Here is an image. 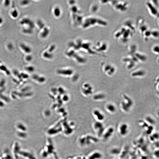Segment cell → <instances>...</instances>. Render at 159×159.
Masks as SVG:
<instances>
[{
	"instance_id": "obj_5",
	"label": "cell",
	"mask_w": 159,
	"mask_h": 159,
	"mask_svg": "<svg viewBox=\"0 0 159 159\" xmlns=\"http://www.w3.org/2000/svg\"><path fill=\"white\" fill-rule=\"evenodd\" d=\"M94 51L97 55L103 56L109 49V44L105 41L99 40L93 44Z\"/></svg>"
},
{
	"instance_id": "obj_7",
	"label": "cell",
	"mask_w": 159,
	"mask_h": 159,
	"mask_svg": "<svg viewBox=\"0 0 159 159\" xmlns=\"http://www.w3.org/2000/svg\"><path fill=\"white\" fill-rule=\"evenodd\" d=\"M103 71L109 76L113 75L116 71V67L109 63H105L103 66Z\"/></svg>"
},
{
	"instance_id": "obj_16",
	"label": "cell",
	"mask_w": 159,
	"mask_h": 159,
	"mask_svg": "<svg viewBox=\"0 0 159 159\" xmlns=\"http://www.w3.org/2000/svg\"><path fill=\"white\" fill-rule=\"evenodd\" d=\"M105 97V96L103 94H96L94 95V100L96 101L104 99Z\"/></svg>"
},
{
	"instance_id": "obj_2",
	"label": "cell",
	"mask_w": 159,
	"mask_h": 159,
	"mask_svg": "<svg viewBox=\"0 0 159 159\" xmlns=\"http://www.w3.org/2000/svg\"><path fill=\"white\" fill-rule=\"evenodd\" d=\"M146 60V56L138 51L136 45L131 44L128 47L126 55L122 58V61L126 65L127 68L131 69L138 63L144 62Z\"/></svg>"
},
{
	"instance_id": "obj_17",
	"label": "cell",
	"mask_w": 159,
	"mask_h": 159,
	"mask_svg": "<svg viewBox=\"0 0 159 159\" xmlns=\"http://www.w3.org/2000/svg\"><path fill=\"white\" fill-rule=\"evenodd\" d=\"M11 1L8 0H5L2 1V4L4 8H7L10 6L12 3L11 2Z\"/></svg>"
},
{
	"instance_id": "obj_15",
	"label": "cell",
	"mask_w": 159,
	"mask_h": 159,
	"mask_svg": "<svg viewBox=\"0 0 159 159\" xmlns=\"http://www.w3.org/2000/svg\"><path fill=\"white\" fill-rule=\"evenodd\" d=\"M99 7L97 4L94 3L93 4L91 7V10L93 13L96 12L99 9Z\"/></svg>"
},
{
	"instance_id": "obj_8",
	"label": "cell",
	"mask_w": 159,
	"mask_h": 159,
	"mask_svg": "<svg viewBox=\"0 0 159 159\" xmlns=\"http://www.w3.org/2000/svg\"><path fill=\"white\" fill-rule=\"evenodd\" d=\"M9 12V15L10 17L13 19H16L19 16V12L18 8L12 4Z\"/></svg>"
},
{
	"instance_id": "obj_11",
	"label": "cell",
	"mask_w": 159,
	"mask_h": 159,
	"mask_svg": "<svg viewBox=\"0 0 159 159\" xmlns=\"http://www.w3.org/2000/svg\"><path fill=\"white\" fill-rule=\"evenodd\" d=\"M131 75L134 78H140L144 77L146 75V73L143 70H139L132 73Z\"/></svg>"
},
{
	"instance_id": "obj_4",
	"label": "cell",
	"mask_w": 159,
	"mask_h": 159,
	"mask_svg": "<svg viewBox=\"0 0 159 159\" xmlns=\"http://www.w3.org/2000/svg\"><path fill=\"white\" fill-rule=\"evenodd\" d=\"M109 4L115 10L120 13H124L128 9L129 3L126 1H109Z\"/></svg>"
},
{
	"instance_id": "obj_13",
	"label": "cell",
	"mask_w": 159,
	"mask_h": 159,
	"mask_svg": "<svg viewBox=\"0 0 159 159\" xmlns=\"http://www.w3.org/2000/svg\"><path fill=\"white\" fill-rule=\"evenodd\" d=\"M6 49L8 51H11L14 49V45L12 42H9L7 43L5 46Z\"/></svg>"
},
{
	"instance_id": "obj_18",
	"label": "cell",
	"mask_w": 159,
	"mask_h": 159,
	"mask_svg": "<svg viewBox=\"0 0 159 159\" xmlns=\"http://www.w3.org/2000/svg\"><path fill=\"white\" fill-rule=\"evenodd\" d=\"M29 1L26 0H22L20 1L19 5L21 7H24L29 5Z\"/></svg>"
},
{
	"instance_id": "obj_6",
	"label": "cell",
	"mask_w": 159,
	"mask_h": 159,
	"mask_svg": "<svg viewBox=\"0 0 159 159\" xmlns=\"http://www.w3.org/2000/svg\"><path fill=\"white\" fill-rule=\"evenodd\" d=\"M123 97V100L121 103V107L124 111L128 112L133 106V101L131 98L126 94H124Z\"/></svg>"
},
{
	"instance_id": "obj_1",
	"label": "cell",
	"mask_w": 159,
	"mask_h": 159,
	"mask_svg": "<svg viewBox=\"0 0 159 159\" xmlns=\"http://www.w3.org/2000/svg\"><path fill=\"white\" fill-rule=\"evenodd\" d=\"M136 28L130 19H126L113 32V37L120 43L125 44L131 40L136 33Z\"/></svg>"
},
{
	"instance_id": "obj_10",
	"label": "cell",
	"mask_w": 159,
	"mask_h": 159,
	"mask_svg": "<svg viewBox=\"0 0 159 159\" xmlns=\"http://www.w3.org/2000/svg\"><path fill=\"white\" fill-rule=\"evenodd\" d=\"M93 114L94 116L97 120L101 122L103 121L105 117L104 115L100 111L98 110H95L94 111Z\"/></svg>"
},
{
	"instance_id": "obj_20",
	"label": "cell",
	"mask_w": 159,
	"mask_h": 159,
	"mask_svg": "<svg viewBox=\"0 0 159 159\" xmlns=\"http://www.w3.org/2000/svg\"><path fill=\"white\" fill-rule=\"evenodd\" d=\"M157 93L158 95L159 96V91H157Z\"/></svg>"
},
{
	"instance_id": "obj_19",
	"label": "cell",
	"mask_w": 159,
	"mask_h": 159,
	"mask_svg": "<svg viewBox=\"0 0 159 159\" xmlns=\"http://www.w3.org/2000/svg\"><path fill=\"white\" fill-rule=\"evenodd\" d=\"M3 23V18L0 17V27L2 26Z\"/></svg>"
},
{
	"instance_id": "obj_21",
	"label": "cell",
	"mask_w": 159,
	"mask_h": 159,
	"mask_svg": "<svg viewBox=\"0 0 159 159\" xmlns=\"http://www.w3.org/2000/svg\"></svg>"
},
{
	"instance_id": "obj_14",
	"label": "cell",
	"mask_w": 159,
	"mask_h": 159,
	"mask_svg": "<svg viewBox=\"0 0 159 159\" xmlns=\"http://www.w3.org/2000/svg\"><path fill=\"white\" fill-rule=\"evenodd\" d=\"M145 120L147 123L150 124L151 125H152L155 123V121L152 117L148 116L146 117Z\"/></svg>"
},
{
	"instance_id": "obj_12",
	"label": "cell",
	"mask_w": 159,
	"mask_h": 159,
	"mask_svg": "<svg viewBox=\"0 0 159 159\" xmlns=\"http://www.w3.org/2000/svg\"><path fill=\"white\" fill-rule=\"evenodd\" d=\"M106 109L108 112L111 113H114L116 111V106L112 104H109L107 105Z\"/></svg>"
},
{
	"instance_id": "obj_3",
	"label": "cell",
	"mask_w": 159,
	"mask_h": 159,
	"mask_svg": "<svg viewBox=\"0 0 159 159\" xmlns=\"http://www.w3.org/2000/svg\"><path fill=\"white\" fill-rule=\"evenodd\" d=\"M82 26L85 29L97 27H105L108 25V22L103 18L95 15L89 16L82 22Z\"/></svg>"
},
{
	"instance_id": "obj_9",
	"label": "cell",
	"mask_w": 159,
	"mask_h": 159,
	"mask_svg": "<svg viewBox=\"0 0 159 159\" xmlns=\"http://www.w3.org/2000/svg\"><path fill=\"white\" fill-rule=\"evenodd\" d=\"M19 48L22 52L25 54H29L31 51L30 47L27 45L26 44L23 43H21L19 45Z\"/></svg>"
}]
</instances>
